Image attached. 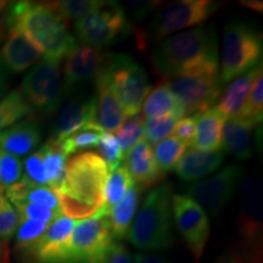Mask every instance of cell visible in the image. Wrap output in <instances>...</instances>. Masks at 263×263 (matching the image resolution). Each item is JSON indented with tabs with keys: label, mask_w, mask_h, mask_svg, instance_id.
Here are the masks:
<instances>
[{
	"label": "cell",
	"mask_w": 263,
	"mask_h": 263,
	"mask_svg": "<svg viewBox=\"0 0 263 263\" xmlns=\"http://www.w3.org/2000/svg\"><path fill=\"white\" fill-rule=\"evenodd\" d=\"M151 65L162 80L193 73H216L218 41L213 26L171 35L159 43L151 54Z\"/></svg>",
	"instance_id": "cell-1"
},
{
	"label": "cell",
	"mask_w": 263,
	"mask_h": 263,
	"mask_svg": "<svg viewBox=\"0 0 263 263\" xmlns=\"http://www.w3.org/2000/svg\"><path fill=\"white\" fill-rule=\"evenodd\" d=\"M108 168L100 155L85 151L66 163L65 174L54 189L61 213L68 218L85 219L98 215L103 206Z\"/></svg>",
	"instance_id": "cell-2"
},
{
	"label": "cell",
	"mask_w": 263,
	"mask_h": 263,
	"mask_svg": "<svg viewBox=\"0 0 263 263\" xmlns=\"http://www.w3.org/2000/svg\"><path fill=\"white\" fill-rule=\"evenodd\" d=\"M9 28H17L45 58L61 61L73 49L76 39L67 24L58 16L49 3L12 2L6 11Z\"/></svg>",
	"instance_id": "cell-3"
},
{
	"label": "cell",
	"mask_w": 263,
	"mask_h": 263,
	"mask_svg": "<svg viewBox=\"0 0 263 263\" xmlns=\"http://www.w3.org/2000/svg\"><path fill=\"white\" fill-rule=\"evenodd\" d=\"M172 185L164 182L147 194L128 230V240L137 249L163 251L173 245Z\"/></svg>",
	"instance_id": "cell-4"
},
{
	"label": "cell",
	"mask_w": 263,
	"mask_h": 263,
	"mask_svg": "<svg viewBox=\"0 0 263 263\" xmlns=\"http://www.w3.org/2000/svg\"><path fill=\"white\" fill-rule=\"evenodd\" d=\"M262 34L244 21L228 22L223 29L221 49V81L235 80L261 64Z\"/></svg>",
	"instance_id": "cell-5"
},
{
	"label": "cell",
	"mask_w": 263,
	"mask_h": 263,
	"mask_svg": "<svg viewBox=\"0 0 263 263\" xmlns=\"http://www.w3.org/2000/svg\"><path fill=\"white\" fill-rule=\"evenodd\" d=\"M76 34L85 47L101 49L134 33L126 12L116 2H104L94 11L76 21Z\"/></svg>",
	"instance_id": "cell-6"
},
{
	"label": "cell",
	"mask_w": 263,
	"mask_h": 263,
	"mask_svg": "<svg viewBox=\"0 0 263 263\" xmlns=\"http://www.w3.org/2000/svg\"><path fill=\"white\" fill-rule=\"evenodd\" d=\"M105 74L126 116L133 117L139 114L151 90L146 71L130 55L111 52Z\"/></svg>",
	"instance_id": "cell-7"
},
{
	"label": "cell",
	"mask_w": 263,
	"mask_h": 263,
	"mask_svg": "<svg viewBox=\"0 0 263 263\" xmlns=\"http://www.w3.org/2000/svg\"><path fill=\"white\" fill-rule=\"evenodd\" d=\"M263 227L262 180L252 178L242 184L240 192L238 232L242 252L238 256L245 261L261 263V241Z\"/></svg>",
	"instance_id": "cell-8"
},
{
	"label": "cell",
	"mask_w": 263,
	"mask_h": 263,
	"mask_svg": "<svg viewBox=\"0 0 263 263\" xmlns=\"http://www.w3.org/2000/svg\"><path fill=\"white\" fill-rule=\"evenodd\" d=\"M221 3L210 0H179L161 9L147 31H144L147 48L150 43L160 42L174 32L206 22L215 14Z\"/></svg>",
	"instance_id": "cell-9"
},
{
	"label": "cell",
	"mask_w": 263,
	"mask_h": 263,
	"mask_svg": "<svg viewBox=\"0 0 263 263\" xmlns=\"http://www.w3.org/2000/svg\"><path fill=\"white\" fill-rule=\"evenodd\" d=\"M60 61L44 58L26 74L21 84V94L32 110L54 112L64 98Z\"/></svg>",
	"instance_id": "cell-10"
},
{
	"label": "cell",
	"mask_w": 263,
	"mask_h": 263,
	"mask_svg": "<svg viewBox=\"0 0 263 263\" xmlns=\"http://www.w3.org/2000/svg\"><path fill=\"white\" fill-rule=\"evenodd\" d=\"M166 81L171 91L182 104L185 116L212 108L222 94L219 72L184 74Z\"/></svg>",
	"instance_id": "cell-11"
},
{
	"label": "cell",
	"mask_w": 263,
	"mask_h": 263,
	"mask_svg": "<svg viewBox=\"0 0 263 263\" xmlns=\"http://www.w3.org/2000/svg\"><path fill=\"white\" fill-rule=\"evenodd\" d=\"M244 179V168L239 164H230L211 178L194 183L185 189L190 197L205 212L218 217L230 201Z\"/></svg>",
	"instance_id": "cell-12"
},
{
	"label": "cell",
	"mask_w": 263,
	"mask_h": 263,
	"mask_svg": "<svg viewBox=\"0 0 263 263\" xmlns=\"http://www.w3.org/2000/svg\"><path fill=\"white\" fill-rule=\"evenodd\" d=\"M172 216L194 262L197 263L201 258L210 236V223L206 212L190 197L173 195Z\"/></svg>",
	"instance_id": "cell-13"
},
{
	"label": "cell",
	"mask_w": 263,
	"mask_h": 263,
	"mask_svg": "<svg viewBox=\"0 0 263 263\" xmlns=\"http://www.w3.org/2000/svg\"><path fill=\"white\" fill-rule=\"evenodd\" d=\"M110 57L111 52H105L101 49L76 45L66 55L65 87L71 88L73 84L97 81L107 68Z\"/></svg>",
	"instance_id": "cell-14"
},
{
	"label": "cell",
	"mask_w": 263,
	"mask_h": 263,
	"mask_svg": "<svg viewBox=\"0 0 263 263\" xmlns=\"http://www.w3.org/2000/svg\"><path fill=\"white\" fill-rule=\"evenodd\" d=\"M74 224V219L59 216L48 226L44 234L24 254L28 255L35 263H61L65 245Z\"/></svg>",
	"instance_id": "cell-15"
},
{
	"label": "cell",
	"mask_w": 263,
	"mask_h": 263,
	"mask_svg": "<svg viewBox=\"0 0 263 263\" xmlns=\"http://www.w3.org/2000/svg\"><path fill=\"white\" fill-rule=\"evenodd\" d=\"M97 94L95 97L94 116L90 127L100 132L114 133L126 121V114L116 95L110 88L105 72L95 81Z\"/></svg>",
	"instance_id": "cell-16"
},
{
	"label": "cell",
	"mask_w": 263,
	"mask_h": 263,
	"mask_svg": "<svg viewBox=\"0 0 263 263\" xmlns=\"http://www.w3.org/2000/svg\"><path fill=\"white\" fill-rule=\"evenodd\" d=\"M42 58V51L17 28H9L0 50V61L8 73H21Z\"/></svg>",
	"instance_id": "cell-17"
},
{
	"label": "cell",
	"mask_w": 263,
	"mask_h": 263,
	"mask_svg": "<svg viewBox=\"0 0 263 263\" xmlns=\"http://www.w3.org/2000/svg\"><path fill=\"white\" fill-rule=\"evenodd\" d=\"M95 97H76L59 112L52 127V137L62 141L74 132L90 127L94 116Z\"/></svg>",
	"instance_id": "cell-18"
},
{
	"label": "cell",
	"mask_w": 263,
	"mask_h": 263,
	"mask_svg": "<svg viewBox=\"0 0 263 263\" xmlns=\"http://www.w3.org/2000/svg\"><path fill=\"white\" fill-rule=\"evenodd\" d=\"M126 168L129 173L133 185L143 193L150 189L163 178L154 159L153 149L147 141L141 139L127 154Z\"/></svg>",
	"instance_id": "cell-19"
},
{
	"label": "cell",
	"mask_w": 263,
	"mask_h": 263,
	"mask_svg": "<svg viewBox=\"0 0 263 263\" xmlns=\"http://www.w3.org/2000/svg\"><path fill=\"white\" fill-rule=\"evenodd\" d=\"M42 132L34 117H26L21 122L0 132V151L12 156H25L38 145Z\"/></svg>",
	"instance_id": "cell-20"
},
{
	"label": "cell",
	"mask_w": 263,
	"mask_h": 263,
	"mask_svg": "<svg viewBox=\"0 0 263 263\" xmlns=\"http://www.w3.org/2000/svg\"><path fill=\"white\" fill-rule=\"evenodd\" d=\"M224 157L226 153L222 149L216 151L190 149L182 156L174 171L184 182H195L218 170Z\"/></svg>",
	"instance_id": "cell-21"
},
{
	"label": "cell",
	"mask_w": 263,
	"mask_h": 263,
	"mask_svg": "<svg viewBox=\"0 0 263 263\" xmlns=\"http://www.w3.org/2000/svg\"><path fill=\"white\" fill-rule=\"evenodd\" d=\"M259 123L240 117L229 118L222 130L221 149L238 160H248L252 155L251 136Z\"/></svg>",
	"instance_id": "cell-22"
},
{
	"label": "cell",
	"mask_w": 263,
	"mask_h": 263,
	"mask_svg": "<svg viewBox=\"0 0 263 263\" xmlns=\"http://www.w3.org/2000/svg\"><path fill=\"white\" fill-rule=\"evenodd\" d=\"M4 194L10 203H14L15 206L21 205V203H34V205L47 207L49 210L61 213L60 203L54 190L47 185H37L29 182L25 177L4 189Z\"/></svg>",
	"instance_id": "cell-23"
},
{
	"label": "cell",
	"mask_w": 263,
	"mask_h": 263,
	"mask_svg": "<svg viewBox=\"0 0 263 263\" xmlns=\"http://www.w3.org/2000/svg\"><path fill=\"white\" fill-rule=\"evenodd\" d=\"M196 121V134L192 149L202 151H216L221 149L222 130L226 118L216 107L210 108L205 112L194 115Z\"/></svg>",
	"instance_id": "cell-24"
},
{
	"label": "cell",
	"mask_w": 263,
	"mask_h": 263,
	"mask_svg": "<svg viewBox=\"0 0 263 263\" xmlns=\"http://www.w3.org/2000/svg\"><path fill=\"white\" fill-rule=\"evenodd\" d=\"M261 68L262 64H259L255 68L246 72V73L236 77L221 94L218 104L215 107L222 114V116L226 120L238 116L240 110L244 106L246 99H248L256 74Z\"/></svg>",
	"instance_id": "cell-25"
},
{
	"label": "cell",
	"mask_w": 263,
	"mask_h": 263,
	"mask_svg": "<svg viewBox=\"0 0 263 263\" xmlns=\"http://www.w3.org/2000/svg\"><path fill=\"white\" fill-rule=\"evenodd\" d=\"M174 115L183 118L184 110L182 104L171 91L166 80L159 82L154 89H151L143 103V116L144 118H153Z\"/></svg>",
	"instance_id": "cell-26"
},
{
	"label": "cell",
	"mask_w": 263,
	"mask_h": 263,
	"mask_svg": "<svg viewBox=\"0 0 263 263\" xmlns=\"http://www.w3.org/2000/svg\"><path fill=\"white\" fill-rule=\"evenodd\" d=\"M139 196L140 190L132 185L122 199L110 210L107 218L114 239H122L127 235L139 205Z\"/></svg>",
	"instance_id": "cell-27"
},
{
	"label": "cell",
	"mask_w": 263,
	"mask_h": 263,
	"mask_svg": "<svg viewBox=\"0 0 263 263\" xmlns=\"http://www.w3.org/2000/svg\"><path fill=\"white\" fill-rule=\"evenodd\" d=\"M41 153L48 177V186L54 190L64 178L67 156L62 150L60 141L55 140L54 138H49L47 143L42 146Z\"/></svg>",
	"instance_id": "cell-28"
},
{
	"label": "cell",
	"mask_w": 263,
	"mask_h": 263,
	"mask_svg": "<svg viewBox=\"0 0 263 263\" xmlns=\"http://www.w3.org/2000/svg\"><path fill=\"white\" fill-rule=\"evenodd\" d=\"M132 185H133V182H132L129 173H128L124 164L111 171V174L107 177L106 185L104 189L103 206H101L100 212L98 215L108 216L110 210L122 199Z\"/></svg>",
	"instance_id": "cell-29"
},
{
	"label": "cell",
	"mask_w": 263,
	"mask_h": 263,
	"mask_svg": "<svg viewBox=\"0 0 263 263\" xmlns=\"http://www.w3.org/2000/svg\"><path fill=\"white\" fill-rule=\"evenodd\" d=\"M32 107L20 90L9 93L0 100V132L11 127L17 121L31 116Z\"/></svg>",
	"instance_id": "cell-30"
},
{
	"label": "cell",
	"mask_w": 263,
	"mask_h": 263,
	"mask_svg": "<svg viewBox=\"0 0 263 263\" xmlns=\"http://www.w3.org/2000/svg\"><path fill=\"white\" fill-rule=\"evenodd\" d=\"M186 145L182 143L178 138L174 136L166 138V139L157 144L154 149V159L159 167L160 172L163 174L176 168L177 163L182 159L185 153Z\"/></svg>",
	"instance_id": "cell-31"
},
{
	"label": "cell",
	"mask_w": 263,
	"mask_h": 263,
	"mask_svg": "<svg viewBox=\"0 0 263 263\" xmlns=\"http://www.w3.org/2000/svg\"><path fill=\"white\" fill-rule=\"evenodd\" d=\"M104 0H61V2H50L51 9L58 16L67 24L68 21L80 20L94 11L99 6L103 5Z\"/></svg>",
	"instance_id": "cell-32"
},
{
	"label": "cell",
	"mask_w": 263,
	"mask_h": 263,
	"mask_svg": "<svg viewBox=\"0 0 263 263\" xmlns=\"http://www.w3.org/2000/svg\"><path fill=\"white\" fill-rule=\"evenodd\" d=\"M236 117L261 123L263 118V74L262 68L256 74L244 106Z\"/></svg>",
	"instance_id": "cell-33"
},
{
	"label": "cell",
	"mask_w": 263,
	"mask_h": 263,
	"mask_svg": "<svg viewBox=\"0 0 263 263\" xmlns=\"http://www.w3.org/2000/svg\"><path fill=\"white\" fill-rule=\"evenodd\" d=\"M101 133L103 132L97 129V128L84 127L80 130L74 132L73 134L66 138L65 140L60 141L61 147L66 156L87 149H93V147L98 146Z\"/></svg>",
	"instance_id": "cell-34"
},
{
	"label": "cell",
	"mask_w": 263,
	"mask_h": 263,
	"mask_svg": "<svg viewBox=\"0 0 263 263\" xmlns=\"http://www.w3.org/2000/svg\"><path fill=\"white\" fill-rule=\"evenodd\" d=\"M180 120L182 118L174 115L146 118V122H144L143 128L144 140L149 144H157L172 133Z\"/></svg>",
	"instance_id": "cell-35"
},
{
	"label": "cell",
	"mask_w": 263,
	"mask_h": 263,
	"mask_svg": "<svg viewBox=\"0 0 263 263\" xmlns=\"http://www.w3.org/2000/svg\"><path fill=\"white\" fill-rule=\"evenodd\" d=\"M144 116L141 114H138L136 116L129 117L127 121H124L122 126L118 128L117 140L120 143L121 150H122L124 157L129 153L132 147L137 145L143 138V128H144Z\"/></svg>",
	"instance_id": "cell-36"
},
{
	"label": "cell",
	"mask_w": 263,
	"mask_h": 263,
	"mask_svg": "<svg viewBox=\"0 0 263 263\" xmlns=\"http://www.w3.org/2000/svg\"><path fill=\"white\" fill-rule=\"evenodd\" d=\"M97 147L101 155L100 157L106 163L108 171H114L118 166H121V162L124 160V155L114 133L103 132Z\"/></svg>",
	"instance_id": "cell-37"
},
{
	"label": "cell",
	"mask_w": 263,
	"mask_h": 263,
	"mask_svg": "<svg viewBox=\"0 0 263 263\" xmlns=\"http://www.w3.org/2000/svg\"><path fill=\"white\" fill-rule=\"evenodd\" d=\"M48 226V223L38 221H20L16 229V249L25 252L44 234Z\"/></svg>",
	"instance_id": "cell-38"
},
{
	"label": "cell",
	"mask_w": 263,
	"mask_h": 263,
	"mask_svg": "<svg viewBox=\"0 0 263 263\" xmlns=\"http://www.w3.org/2000/svg\"><path fill=\"white\" fill-rule=\"evenodd\" d=\"M22 174V163L17 157L0 151V189H6L18 182Z\"/></svg>",
	"instance_id": "cell-39"
},
{
	"label": "cell",
	"mask_w": 263,
	"mask_h": 263,
	"mask_svg": "<svg viewBox=\"0 0 263 263\" xmlns=\"http://www.w3.org/2000/svg\"><path fill=\"white\" fill-rule=\"evenodd\" d=\"M15 207L18 213L20 221H38L50 224L55 218L61 216V213L52 211L47 207L34 205V203H21Z\"/></svg>",
	"instance_id": "cell-40"
},
{
	"label": "cell",
	"mask_w": 263,
	"mask_h": 263,
	"mask_svg": "<svg viewBox=\"0 0 263 263\" xmlns=\"http://www.w3.org/2000/svg\"><path fill=\"white\" fill-rule=\"evenodd\" d=\"M25 178L28 179L29 182L37 184V185L48 186V177L41 150L33 153L25 160Z\"/></svg>",
	"instance_id": "cell-41"
},
{
	"label": "cell",
	"mask_w": 263,
	"mask_h": 263,
	"mask_svg": "<svg viewBox=\"0 0 263 263\" xmlns=\"http://www.w3.org/2000/svg\"><path fill=\"white\" fill-rule=\"evenodd\" d=\"M160 4V2H153V0H128L122 8L127 17L129 16L134 21H141L156 8H159Z\"/></svg>",
	"instance_id": "cell-42"
},
{
	"label": "cell",
	"mask_w": 263,
	"mask_h": 263,
	"mask_svg": "<svg viewBox=\"0 0 263 263\" xmlns=\"http://www.w3.org/2000/svg\"><path fill=\"white\" fill-rule=\"evenodd\" d=\"M174 133H176V138L185 144L186 146H189L193 143L194 138L196 134V121L194 116L184 117L177 123L176 128H174Z\"/></svg>",
	"instance_id": "cell-43"
},
{
	"label": "cell",
	"mask_w": 263,
	"mask_h": 263,
	"mask_svg": "<svg viewBox=\"0 0 263 263\" xmlns=\"http://www.w3.org/2000/svg\"><path fill=\"white\" fill-rule=\"evenodd\" d=\"M108 263H132L129 251L122 244H112L108 252Z\"/></svg>",
	"instance_id": "cell-44"
},
{
	"label": "cell",
	"mask_w": 263,
	"mask_h": 263,
	"mask_svg": "<svg viewBox=\"0 0 263 263\" xmlns=\"http://www.w3.org/2000/svg\"><path fill=\"white\" fill-rule=\"evenodd\" d=\"M8 2H0V44L5 41L8 33V24H6V11H8Z\"/></svg>",
	"instance_id": "cell-45"
},
{
	"label": "cell",
	"mask_w": 263,
	"mask_h": 263,
	"mask_svg": "<svg viewBox=\"0 0 263 263\" xmlns=\"http://www.w3.org/2000/svg\"><path fill=\"white\" fill-rule=\"evenodd\" d=\"M134 263H171L166 258L160 256L147 255V254H136L134 255Z\"/></svg>",
	"instance_id": "cell-46"
},
{
	"label": "cell",
	"mask_w": 263,
	"mask_h": 263,
	"mask_svg": "<svg viewBox=\"0 0 263 263\" xmlns=\"http://www.w3.org/2000/svg\"><path fill=\"white\" fill-rule=\"evenodd\" d=\"M9 89V78H8V71L3 66L2 61H0V99H2L6 94Z\"/></svg>",
	"instance_id": "cell-47"
},
{
	"label": "cell",
	"mask_w": 263,
	"mask_h": 263,
	"mask_svg": "<svg viewBox=\"0 0 263 263\" xmlns=\"http://www.w3.org/2000/svg\"><path fill=\"white\" fill-rule=\"evenodd\" d=\"M240 4L246 6V8L254 10V11H262L263 3L258 2V0H246V2H240Z\"/></svg>",
	"instance_id": "cell-48"
},
{
	"label": "cell",
	"mask_w": 263,
	"mask_h": 263,
	"mask_svg": "<svg viewBox=\"0 0 263 263\" xmlns=\"http://www.w3.org/2000/svg\"><path fill=\"white\" fill-rule=\"evenodd\" d=\"M229 263H246V262H244V261H241V259L240 258H238V257H234L232 259V261H230Z\"/></svg>",
	"instance_id": "cell-49"
}]
</instances>
